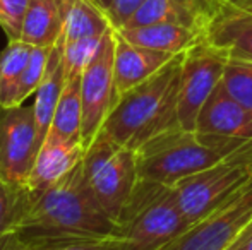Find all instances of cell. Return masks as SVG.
I'll return each instance as SVG.
<instances>
[{
	"label": "cell",
	"instance_id": "1",
	"mask_svg": "<svg viewBox=\"0 0 252 250\" xmlns=\"http://www.w3.org/2000/svg\"><path fill=\"white\" fill-rule=\"evenodd\" d=\"M16 235L31 250H43L91 238H117V223L88 187L81 161L33 200Z\"/></svg>",
	"mask_w": 252,
	"mask_h": 250
},
{
	"label": "cell",
	"instance_id": "2",
	"mask_svg": "<svg viewBox=\"0 0 252 250\" xmlns=\"http://www.w3.org/2000/svg\"><path fill=\"white\" fill-rule=\"evenodd\" d=\"M179 54L148 81L117 98L101 130L120 146L139 149L155 136L179 124L180 67Z\"/></svg>",
	"mask_w": 252,
	"mask_h": 250
},
{
	"label": "cell",
	"instance_id": "3",
	"mask_svg": "<svg viewBox=\"0 0 252 250\" xmlns=\"http://www.w3.org/2000/svg\"><path fill=\"white\" fill-rule=\"evenodd\" d=\"M249 139L206 134L175 127L136 149L139 178L175 185L237 151Z\"/></svg>",
	"mask_w": 252,
	"mask_h": 250
},
{
	"label": "cell",
	"instance_id": "4",
	"mask_svg": "<svg viewBox=\"0 0 252 250\" xmlns=\"http://www.w3.org/2000/svg\"><path fill=\"white\" fill-rule=\"evenodd\" d=\"M189 226L170 185L139 178L117 218V238L124 250H159Z\"/></svg>",
	"mask_w": 252,
	"mask_h": 250
},
{
	"label": "cell",
	"instance_id": "5",
	"mask_svg": "<svg viewBox=\"0 0 252 250\" xmlns=\"http://www.w3.org/2000/svg\"><path fill=\"white\" fill-rule=\"evenodd\" d=\"M251 178L252 139L213 167L177 182L172 190L184 216L194 224L235 195Z\"/></svg>",
	"mask_w": 252,
	"mask_h": 250
},
{
	"label": "cell",
	"instance_id": "6",
	"mask_svg": "<svg viewBox=\"0 0 252 250\" xmlns=\"http://www.w3.org/2000/svg\"><path fill=\"white\" fill-rule=\"evenodd\" d=\"M83 173L94 199L117 223L139 180L136 151L120 146L105 130H100L84 149Z\"/></svg>",
	"mask_w": 252,
	"mask_h": 250
},
{
	"label": "cell",
	"instance_id": "7",
	"mask_svg": "<svg viewBox=\"0 0 252 250\" xmlns=\"http://www.w3.org/2000/svg\"><path fill=\"white\" fill-rule=\"evenodd\" d=\"M252 220V178L197 223L159 250H226Z\"/></svg>",
	"mask_w": 252,
	"mask_h": 250
},
{
	"label": "cell",
	"instance_id": "8",
	"mask_svg": "<svg viewBox=\"0 0 252 250\" xmlns=\"http://www.w3.org/2000/svg\"><path fill=\"white\" fill-rule=\"evenodd\" d=\"M226 62L228 55L206 40L184 52L179 91V124L182 129L194 130L202 105L221 83Z\"/></svg>",
	"mask_w": 252,
	"mask_h": 250
},
{
	"label": "cell",
	"instance_id": "9",
	"mask_svg": "<svg viewBox=\"0 0 252 250\" xmlns=\"http://www.w3.org/2000/svg\"><path fill=\"white\" fill-rule=\"evenodd\" d=\"M113 60H115V29H110L103 36L96 54L86 65L81 77L84 149L93 142L96 134L101 130L117 101Z\"/></svg>",
	"mask_w": 252,
	"mask_h": 250
},
{
	"label": "cell",
	"instance_id": "10",
	"mask_svg": "<svg viewBox=\"0 0 252 250\" xmlns=\"http://www.w3.org/2000/svg\"><path fill=\"white\" fill-rule=\"evenodd\" d=\"M38 151L33 105L0 107V180L26 185Z\"/></svg>",
	"mask_w": 252,
	"mask_h": 250
},
{
	"label": "cell",
	"instance_id": "11",
	"mask_svg": "<svg viewBox=\"0 0 252 250\" xmlns=\"http://www.w3.org/2000/svg\"><path fill=\"white\" fill-rule=\"evenodd\" d=\"M223 0H146L124 28L170 23L206 34Z\"/></svg>",
	"mask_w": 252,
	"mask_h": 250
},
{
	"label": "cell",
	"instance_id": "12",
	"mask_svg": "<svg viewBox=\"0 0 252 250\" xmlns=\"http://www.w3.org/2000/svg\"><path fill=\"white\" fill-rule=\"evenodd\" d=\"M194 130L252 139V111L239 103L220 83L202 105Z\"/></svg>",
	"mask_w": 252,
	"mask_h": 250
},
{
	"label": "cell",
	"instance_id": "13",
	"mask_svg": "<svg viewBox=\"0 0 252 250\" xmlns=\"http://www.w3.org/2000/svg\"><path fill=\"white\" fill-rule=\"evenodd\" d=\"M204 40L225 52L228 58L252 62V12L223 0Z\"/></svg>",
	"mask_w": 252,
	"mask_h": 250
},
{
	"label": "cell",
	"instance_id": "14",
	"mask_svg": "<svg viewBox=\"0 0 252 250\" xmlns=\"http://www.w3.org/2000/svg\"><path fill=\"white\" fill-rule=\"evenodd\" d=\"M175 55L165 52L150 50L137 47L124 40L115 31V60H113V77H115L117 98L122 96L137 84L148 81L159 69L166 65Z\"/></svg>",
	"mask_w": 252,
	"mask_h": 250
},
{
	"label": "cell",
	"instance_id": "15",
	"mask_svg": "<svg viewBox=\"0 0 252 250\" xmlns=\"http://www.w3.org/2000/svg\"><path fill=\"white\" fill-rule=\"evenodd\" d=\"M83 144L60 142L47 137L38 151V156L26 182V189L33 200L53 187L59 180H62L67 173H70L83 161Z\"/></svg>",
	"mask_w": 252,
	"mask_h": 250
},
{
	"label": "cell",
	"instance_id": "16",
	"mask_svg": "<svg viewBox=\"0 0 252 250\" xmlns=\"http://www.w3.org/2000/svg\"><path fill=\"white\" fill-rule=\"evenodd\" d=\"M124 40L130 41L137 47L150 48V50L165 52V54L179 55L187 52L190 47L204 40V34L196 29L170 23H156L148 26L120 28L115 29Z\"/></svg>",
	"mask_w": 252,
	"mask_h": 250
},
{
	"label": "cell",
	"instance_id": "17",
	"mask_svg": "<svg viewBox=\"0 0 252 250\" xmlns=\"http://www.w3.org/2000/svg\"><path fill=\"white\" fill-rule=\"evenodd\" d=\"M67 83L65 67H63L62 50L59 45L52 48L50 57H48L47 70L34 93L33 111L34 120H36V134H38V146H43L47 140V136L50 132V127L53 122L57 105L62 96V91Z\"/></svg>",
	"mask_w": 252,
	"mask_h": 250
},
{
	"label": "cell",
	"instance_id": "18",
	"mask_svg": "<svg viewBox=\"0 0 252 250\" xmlns=\"http://www.w3.org/2000/svg\"><path fill=\"white\" fill-rule=\"evenodd\" d=\"M62 34L59 41L101 38L113 29L105 10L94 0H62Z\"/></svg>",
	"mask_w": 252,
	"mask_h": 250
},
{
	"label": "cell",
	"instance_id": "19",
	"mask_svg": "<svg viewBox=\"0 0 252 250\" xmlns=\"http://www.w3.org/2000/svg\"><path fill=\"white\" fill-rule=\"evenodd\" d=\"M62 0H30L21 41L53 48L62 34Z\"/></svg>",
	"mask_w": 252,
	"mask_h": 250
},
{
	"label": "cell",
	"instance_id": "20",
	"mask_svg": "<svg viewBox=\"0 0 252 250\" xmlns=\"http://www.w3.org/2000/svg\"><path fill=\"white\" fill-rule=\"evenodd\" d=\"M81 76L67 77L65 87L57 105L50 132L47 137L60 142L83 144V101H81Z\"/></svg>",
	"mask_w": 252,
	"mask_h": 250
},
{
	"label": "cell",
	"instance_id": "21",
	"mask_svg": "<svg viewBox=\"0 0 252 250\" xmlns=\"http://www.w3.org/2000/svg\"><path fill=\"white\" fill-rule=\"evenodd\" d=\"M33 47L24 41H9L0 54V107H16V93L31 57Z\"/></svg>",
	"mask_w": 252,
	"mask_h": 250
},
{
	"label": "cell",
	"instance_id": "22",
	"mask_svg": "<svg viewBox=\"0 0 252 250\" xmlns=\"http://www.w3.org/2000/svg\"><path fill=\"white\" fill-rule=\"evenodd\" d=\"M33 204L26 185H16L0 180V238L16 233Z\"/></svg>",
	"mask_w": 252,
	"mask_h": 250
},
{
	"label": "cell",
	"instance_id": "23",
	"mask_svg": "<svg viewBox=\"0 0 252 250\" xmlns=\"http://www.w3.org/2000/svg\"><path fill=\"white\" fill-rule=\"evenodd\" d=\"M221 84L239 103L252 111V62L228 58Z\"/></svg>",
	"mask_w": 252,
	"mask_h": 250
},
{
	"label": "cell",
	"instance_id": "24",
	"mask_svg": "<svg viewBox=\"0 0 252 250\" xmlns=\"http://www.w3.org/2000/svg\"><path fill=\"white\" fill-rule=\"evenodd\" d=\"M105 36V34H103ZM101 38H86V40H77V41H57V45L62 50V58H63V67H65L67 77L72 76H81L86 69V65L91 62V58L94 57L98 47L101 43Z\"/></svg>",
	"mask_w": 252,
	"mask_h": 250
},
{
	"label": "cell",
	"instance_id": "25",
	"mask_svg": "<svg viewBox=\"0 0 252 250\" xmlns=\"http://www.w3.org/2000/svg\"><path fill=\"white\" fill-rule=\"evenodd\" d=\"M52 48H45V47H33L31 50V57L28 62L24 74L21 77L19 87H17L16 93V107L24 105V101L31 96V94L36 93L38 86H40L41 79L45 76V70H47V63L48 57H50Z\"/></svg>",
	"mask_w": 252,
	"mask_h": 250
},
{
	"label": "cell",
	"instance_id": "26",
	"mask_svg": "<svg viewBox=\"0 0 252 250\" xmlns=\"http://www.w3.org/2000/svg\"><path fill=\"white\" fill-rule=\"evenodd\" d=\"M30 0H0V26L9 41H19Z\"/></svg>",
	"mask_w": 252,
	"mask_h": 250
},
{
	"label": "cell",
	"instance_id": "27",
	"mask_svg": "<svg viewBox=\"0 0 252 250\" xmlns=\"http://www.w3.org/2000/svg\"><path fill=\"white\" fill-rule=\"evenodd\" d=\"M144 2L146 0H110L108 7L105 9V14L110 19L113 29H120V28L126 26Z\"/></svg>",
	"mask_w": 252,
	"mask_h": 250
},
{
	"label": "cell",
	"instance_id": "28",
	"mask_svg": "<svg viewBox=\"0 0 252 250\" xmlns=\"http://www.w3.org/2000/svg\"><path fill=\"white\" fill-rule=\"evenodd\" d=\"M43 250H124V245L119 238H91Z\"/></svg>",
	"mask_w": 252,
	"mask_h": 250
},
{
	"label": "cell",
	"instance_id": "29",
	"mask_svg": "<svg viewBox=\"0 0 252 250\" xmlns=\"http://www.w3.org/2000/svg\"><path fill=\"white\" fill-rule=\"evenodd\" d=\"M226 250H252V220L244 226V230L237 235Z\"/></svg>",
	"mask_w": 252,
	"mask_h": 250
},
{
	"label": "cell",
	"instance_id": "30",
	"mask_svg": "<svg viewBox=\"0 0 252 250\" xmlns=\"http://www.w3.org/2000/svg\"><path fill=\"white\" fill-rule=\"evenodd\" d=\"M5 250H31V249L28 247L26 244H23V242L19 240V237L14 233L12 237H10V240H9V244H7Z\"/></svg>",
	"mask_w": 252,
	"mask_h": 250
},
{
	"label": "cell",
	"instance_id": "31",
	"mask_svg": "<svg viewBox=\"0 0 252 250\" xmlns=\"http://www.w3.org/2000/svg\"><path fill=\"white\" fill-rule=\"evenodd\" d=\"M12 235H14V233L5 235V237H2V238H0V250H5L7 244H9V240H10V237H12Z\"/></svg>",
	"mask_w": 252,
	"mask_h": 250
},
{
	"label": "cell",
	"instance_id": "32",
	"mask_svg": "<svg viewBox=\"0 0 252 250\" xmlns=\"http://www.w3.org/2000/svg\"><path fill=\"white\" fill-rule=\"evenodd\" d=\"M237 7H242V9H246V10H249V12H252V0H246V2L239 3Z\"/></svg>",
	"mask_w": 252,
	"mask_h": 250
},
{
	"label": "cell",
	"instance_id": "33",
	"mask_svg": "<svg viewBox=\"0 0 252 250\" xmlns=\"http://www.w3.org/2000/svg\"><path fill=\"white\" fill-rule=\"evenodd\" d=\"M94 2H96V3H98V5H100V7H101V9H103V10H105V9H106V7H108L110 0H94Z\"/></svg>",
	"mask_w": 252,
	"mask_h": 250
},
{
	"label": "cell",
	"instance_id": "34",
	"mask_svg": "<svg viewBox=\"0 0 252 250\" xmlns=\"http://www.w3.org/2000/svg\"><path fill=\"white\" fill-rule=\"evenodd\" d=\"M225 2H228V3H233V5H239V3L246 2V0H225Z\"/></svg>",
	"mask_w": 252,
	"mask_h": 250
}]
</instances>
